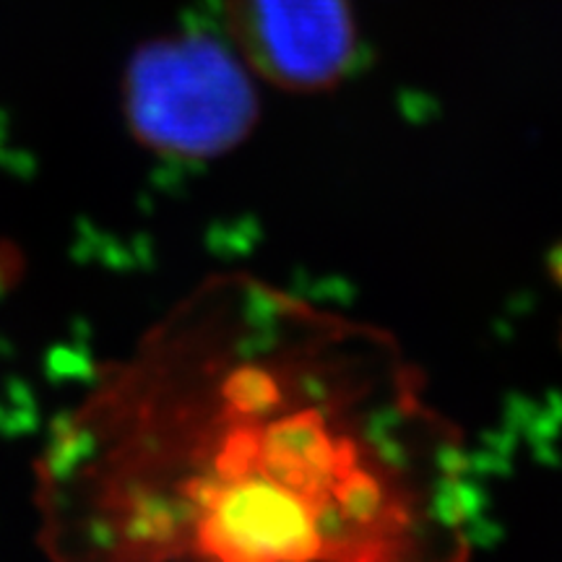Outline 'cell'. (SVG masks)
I'll use <instances>...</instances> for the list:
<instances>
[{"mask_svg":"<svg viewBox=\"0 0 562 562\" xmlns=\"http://www.w3.org/2000/svg\"><path fill=\"white\" fill-rule=\"evenodd\" d=\"M248 70L220 40L180 34L144 45L125 74V115L140 144L203 159L232 149L256 123Z\"/></svg>","mask_w":562,"mask_h":562,"instance_id":"6da1fadb","label":"cell"},{"mask_svg":"<svg viewBox=\"0 0 562 562\" xmlns=\"http://www.w3.org/2000/svg\"><path fill=\"white\" fill-rule=\"evenodd\" d=\"M188 495L199 508L195 542L211 558H302L318 542L315 513L305 495L258 472L193 482Z\"/></svg>","mask_w":562,"mask_h":562,"instance_id":"7a4b0ae2","label":"cell"},{"mask_svg":"<svg viewBox=\"0 0 562 562\" xmlns=\"http://www.w3.org/2000/svg\"><path fill=\"white\" fill-rule=\"evenodd\" d=\"M252 66L286 87L331 83L355 55L349 0H232Z\"/></svg>","mask_w":562,"mask_h":562,"instance_id":"3957f363","label":"cell"},{"mask_svg":"<svg viewBox=\"0 0 562 562\" xmlns=\"http://www.w3.org/2000/svg\"><path fill=\"white\" fill-rule=\"evenodd\" d=\"M224 396H227L229 406L240 414H258L266 412L273 404L277 389L269 381V375L256 370L235 372L224 385Z\"/></svg>","mask_w":562,"mask_h":562,"instance_id":"277c9868","label":"cell"}]
</instances>
